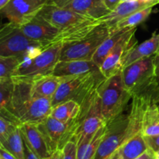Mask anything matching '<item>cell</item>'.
Masks as SVG:
<instances>
[{"label":"cell","mask_w":159,"mask_h":159,"mask_svg":"<svg viewBox=\"0 0 159 159\" xmlns=\"http://www.w3.org/2000/svg\"><path fill=\"white\" fill-rule=\"evenodd\" d=\"M15 83L9 113L2 115L18 126L39 124L51 114V99L34 96L32 79L12 77Z\"/></svg>","instance_id":"cell-1"},{"label":"cell","mask_w":159,"mask_h":159,"mask_svg":"<svg viewBox=\"0 0 159 159\" xmlns=\"http://www.w3.org/2000/svg\"><path fill=\"white\" fill-rule=\"evenodd\" d=\"M61 77V82L51 99L52 107L68 100L82 105L107 79L101 71Z\"/></svg>","instance_id":"cell-2"},{"label":"cell","mask_w":159,"mask_h":159,"mask_svg":"<svg viewBox=\"0 0 159 159\" xmlns=\"http://www.w3.org/2000/svg\"><path fill=\"white\" fill-rule=\"evenodd\" d=\"M101 99L102 115L106 123L123 114L132 96L124 84L122 70L107 78L96 89Z\"/></svg>","instance_id":"cell-3"},{"label":"cell","mask_w":159,"mask_h":159,"mask_svg":"<svg viewBox=\"0 0 159 159\" xmlns=\"http://www.w3.org/2000/svg\"><path fill=\"white\" fill-rule=\"evenodd\" d=\"M44 49L40 43L26 37L19 25L9 22L0 30V56H22L33 59Z\"/></svg>","instance_id":"cell-4"},{"label":"cell","mask_w":159,"mask_h":159,"mask_svg":"<svg viewBox=\"0 0 159 159\" xmlns=\"http://www.w3.org/2000/svg\"><path fill=\"white\" fill-rule=\"evenodd\" d=\"M131 108L128 115V139L140 132L148 110L159 103V82L157 79L132 93Z\"/></svg>","instance_id":"cell-5"},{"label":"cell","mask_w":159,"mask_h":159,"mask_svg":"<svg viewBox=\"0 0 159 159\" xmlns=\"http://www.w3.org/2000/svg\"><path fill=\"white\" fill-rule=\"evenodd\" d=\"M111 34L110 26L102 23L83 38L63 45L60 61H92L98 48Z\"/></svg>","instance_id":"cell-6"},{"label":"cell","mask_w":159,"mask_h":159,"mask_svg":"<svg viewBox=\"0 0 159 159\" xmlns=\"http://www.w3.org/2000/svg\"><path fill=\"white\" fill-rule=\"evenodd\" d=\"M62 48V43H54L45 48L34 58L25 57L12 77L34 79L38 76L52 74L56 65L60 61Z\"/></svg>","instance_id":"cell-7"},{"label":"cell","mask_w":159,"mask_h":159,"mask_svg":"<svg viewBox=\"0 0 159 159\" xmlns=\"http://www.w3.org/2000/svg\"><path fill=\"white\" fill-rule=\"evenodd\" d=\"M77 121L78 127L75 134L77 139L80 137H93L102 126L107 124L102 115L101 99L96 90L81 105Z\"/></svg>","instance_id":"cell-8"},{"label":"cell","mask_w":159,"mask_h":159,"mask_svg":"<svg viewBox=\"0 0 159 159\" xmlns=\"http://www.w3.org/2000/svg\"><path fill=\"white\" fill-rule=\"evenodd\" d=\"M128 116L120 114L106 124V130L93 159H107L128 140Z\"/></svg>","instance_id":"cell-9"},{"label":"cell","mask_w":159,"mask_h":159,"mask_svg":"<svg viewBox=\"0 0 159 159\" xmlns=\"http://www.w3.org/2000/svg\"><path fill=\"white\" fill-rule=\"evenodd\" d=\"M155 55L140 59L122 69L124 84L131 96L134 92L157 79L155 73Z\"/></svg>","instance_id":"cell-10"},{"label":"cell","mask_w":159,"mask_h":159,"mask_svg":"<svg viewBox=\"0 0 159 159\" xmlns=\"http://www.w3.org/2000/svg\"><path fill=\"white\" fill-rule=\"evenodd\" d=\"M77 119L69 122H62L49 116L37 124L39 129L46 138L51 152L63 148L65 144L75 134L78 127Z\"/></svg>","instance_id":"cell-11"},{"label":"cell","mask_w":159,"mask_h":159,"mask_svg":"<svg viewBox=\"0 0 159 159\" xmlns=\"http://www.w3.org/2000/svg\"><path fill=\"white\" fill-rule=\"evenodd\" d=\"M49 0H10L0 9L9 22L21 26L37 16Z\"/></svg>","instance_id":"cell-12"},{"label":"cell","mask_w":159,"mask_h":159,"mask_svg":"<svg viewBox=\"0 0 159 159\" xmlns=\"http://www.w3.org/2000/svg\"><path fill=\"white\" fill-rule=\"evenodd\" d=\"M137 27L127 29L100 66V70L106 78L116 74L123 69L122 63L127 51L137 44L135 38Z\"/></svg>","instance_id":"cell-13"},{"label":"cell","mask_w":159,"mask_h":159,"mask_svg":"<svg viewBox=\"0 0 159 159\" xmlns=\"http://www.w3.org/2000/svg\"><path fill=\"white\" fill-rule=\"evenodd\" d=\"M38 16H41L42 18L51 23L53 26L57 27L60 30L59 34H64L77 25L90 19L77 13L69 9L59 7V6L50 4L48 2L40 10Z\"/></svg>","instance_id":"cell-14"},{"label":"cell","mask_w":159,"mask_h":159,"mask_svg":"<svg viewBox=\"0 0 159 159\" xmlns=\"http://www.w3.org/2000/svg\"><path fill=\"white\" fill-rule=\"evenodd\" d=\"M20 27L26 37L40 43L44 48L52 45L60 34L57 27L38 15Z\"/></svg>","instance_id":"cell-15"},{"label":"cell","mask_w":159,"mask_h":159,"mask_svg":"<svg viewBox=\"0 0 159 159\" xmlns=\"http://www.w3.org/2000/svg\"><path fill=\"white\" fill-rule=\"evenodd\" d=\"M22 136L40 159H47L53 153L48 141L37 124H23L20 127Z\"/></svg>","instance_id":"cell-16"},{"label":"cell","mask_w":159,"mask_h":159,"mask_svg":"<svg viewBox=\"0 0 159 159\" xmlns=\"http://www.w3.org/2000/svg\"><path fill=\"white\" fill-rule=\"evenodd\" d=\"M65 8L93 20H99L110 12L103 0H73Z\"/></svg>","instance_id":"cell-17"},{"label":"cell","mask_w":159,"mask_h":159,"mask_svg":"<svg viewBox=\"0 0 159 159\" xmlns=\"http://www.w3.org/2000/svg\"><path fill=\"white\" fill-rule=\"evenodd\" d=\"M99 71L100 68L93 60L59 61L52 74L57 76H69Z\"/></svg>","instance_id":"cell-18"},{"label":"cell","mask_w":159,"mask_h":159,"mask_svg":"<svg viewBox=\"0 0 159 159\" xmlns=\"http://www.w3.org/2000/svg\"><path fill=\"white\" fill-rule=\"evenodd\" d=\"M159 49V34H154L151 38L139 45L130 48L125 54L123 60V68L130 64L142 59L157 54Z\"/></svg>","instance_id":"cell-19"},{"label":"cell","mask_w":159,"mask_h":159,"mask_svg":"<svg viewBox=\"0 0 159 159\" xmlns=\"http://www.w3.org/2000/svg\"><path fill=\"white\" fill-rule=\"evenodd\" d=\"M61 76L45 75L32 79V90L34 96L51 99L61 82Z\"/></svg>","instance_id":"cell-20"},{"label":"cell","mask_w":159,"mask_h":159,"mask_svg":"<svg viewBox=\"0 0 159 159\" xmlns=\"http://www.w3.org/2000/svg\"><path fill=\"white\" fill-rule=\"evenodd\" d=\"M146 8L149 7L141 2L139 0H130V1L123 2L120 3L119 6L114 10L111 11L110 13L99 20H101L102 23L112 26L122 20L123 19L133 14L134 12L146 9Z\"/></svg>","instance_id":"cell-21"},{"label":"cell","mask_w":159,"mask_h":159,"mask_svg":"<svg viewBox=\"0 0 159 159\" xmlns=\"http://www.w3.org/2000/svg\"><path fill=\"white\" fill-rule=\"evenodd\" d=\"M145 138L141 131L127 140L119 148L122 159H135L141 156L148 149Z\"/></svg>","instance_id":"cell-22"},{"label":"cell","mask_w":159,"mask_h":159,"mask_svg":"<svg viewBox=\"0 0 159 159\" xmlns=\"http://www.w3.org/2000/svg\"><path fill=\"white\" fill-rule=\"evenodd\" d=\"M81 111V105L74 100H68L52 107L50 116L62 122L76 120Z\"/></svg>","instance_id":"cell-23"},{"label":"cell","mask_w":159,"mask_h":159,"mask_svg":"<svg viewBox=\"0 0 159 159\" xmlns=\"http://www.w3.org/2000/svg\"><path fill=\"white\" fill-rule=\"evenodd\" d=\"M152 12V7L146 8V9H141L138 12H134L133 14L130 15L129 16L123 19L122 20L116 23L113 26H110L111 32H116L117 30H121L130 29V28H135L139 26L141 23L145 21Z\"/></svg>","instance_id":"cell-24"},{"label":"cell","mask_w":159,"mask_h":159,"mask_svg":"<svg viewBox=\"0 0 159 159\" xmlns=\"http://www.w3.org/2000/svg\"><path fill=\"white\" fill-rule=\"evenodd\" d=\"M127 30V29L121 30H117L116 32L112 33L111 35L98 48L97 51L96 52L95 55L93 56V61L99 68H100L101 65L102 64L103 61L105 60L106 57L108 56V54L113 50V48L117 43V42L120 40L121 37Z\"/></svg>","instance_id":"cell-25"},{"label":"cell","mask_w":159,"mask_h":159,"mask_svg":"<svg viewBox=\"0 0 159 159\" xmlns=\"http://www.w3.org/2000/svg\"><path fill=\"white\" fill-rule=\"evenodd\" d=\"M15 83L12 77L0 79V114L9 113Z\"/></svg>","instance_id":"cell-26"},{"label":"cell","mask_w":159,"mask_h":159,"mask_svg":"<svg viewBox=\"0 0 159 159\" xmlns=\"http://www.w3.org/2000/svg\"><path fill=\"white\" fill-rule=\"evenodd\" d=\"M0 144L17 159H25L23 140L20 127L14 130L5 141H1Z\"/></svg>","instance_id":"cell-27"},{"label":"cell","mask_w":159,"mask_h":159,"mask_svg":"<svg viewBox=\"0 0 159 159\" xmlns=\"http://www.w3.org/2000/svg\"><path fill=\"white\" fill-rule=\"evenodd\" d=\"M141 133L144 137L156 136L159 134V110L158 105L151 107L143 120Z\"/></svg>","instance_id":"cell-28"},{"label":"cell","mask_w":159,"mask_h":159,"mask_svg":"<svg viewBox=\"0 0 159 159\" xmlns=\"http://www.w3.org/2000/svg\"><path fill=\"white\" fill-rule=\"evenodd\" d=\"M24 58L22 56H0V79L12 77Z\"/></svg>","instance_id":"cell-29"},{"label":"cell","mask_w":159,"mask_h":159,"mask_svg":"<svg viewBox=\"0 0 159 159\" xmlns=\"http://www.w3.org/2000/svg\"><path fill=\"white\" fill-rule=\"evenodd\" d=\"M106 124L105 125L102 126V127L97 130V132L95 134L93 139L91 140L90 143L88 144V146H87L86 149H85V153H84L82 159L94 158L95 155H96L98 148H99V144H100L101 142V140H102V137H103L104 135V133H105Z\"/></svg>","instance_id":"cell-30"},{"label":"cell","mask_w":159,"mask_h":159,"mask_svg":"<svg viewBox=\"0 0 159 159\" xmlns=\"http://www.w3.org/2000/svg\"><path fill=\"white\" fill-rule=\"evenodd\" d=\"M18 127L15 123L0 115V142L5 141Z\"/></svg>","instance_id":"cell-31"},{"label":"cell","mask_w":159,"mask_h":159,"mask_svg":"<svg viewBox=\"0 0 159 159\" xmlns=\"http://www.w3.org/2000/svg\"><path fill=\"white\" fill-rule=\"evenodd\" d=\"M77 142L74 135L62 148V159H77Z\"/></svg>","instance_id":"cell-32"},{"label":"cell","mask_w":159,"mask_h":159,"mask_svg":"<svg viewBox=\"0 0 159 159\" xmlns=\"http://www.w3.org/2000/svg\"><path fill=\"white\" fill-rule=\"evenodd\" d=\"M146 143L150 149L157 152L159 151V134L156 136L144 137Z\"/></svg>","instance_id":"cell-33"},{"label":"cell","mask_w":159,"mask_h":159,"mask_svg":"<svg viewBox=\"0 0 159 159\" xmlns=\"http://www.w3.org/2000/svg\"><path fill=\"white\" fill-rule=\"evenodd\" d=\"M23 146H24L25 159H40L37 155H36L35 152H34V151L30 148V146L28 145V144L26 142V141H25L23 138Z\"/></svg>","instance_id":"cell-34"},{"label":"cell","mask_w":159,"mask_h":159,"mask_svg":"<svg viewBox=\"0 0 159 159\" xmlns=\"http://www.w3.org/2000/svg\"><path fill=\"white\" fill-rule=\"evenodd\" d=\"M0 158L2 159H17L12 154L6 150L2 144H0Z\"/></svg>","instance_id":"cell-35"},{"label":"cell","mask_w":159,"mask_h":159,"mask_svg":"<svg viewBox=\"0 0 159 159\" xmlns=\"http://www.w3.org/2000/svg\"><path fill=\"white\" fill-rule=\"evenodd\" d=\"M107 7L110 9V11L114 10L121 2V0H103Z\"/></svg>","instance_id":"cell-36"},{"label":"cell","mask_w":159,"mask_h":159,"mask_svg":"<svg viewBox=\"0 0 159 159\" xmlns=\"http://www.w3.org/2000/svg\"><path fill=\"white\" fill-rule=\"evenodd\" d=\"M156 158V155H155V152L154 151H152V149L148 148L144 154L139 156L138 158L135 159H154Z\"/></svg>","instance_id":"cell-37"},{"label":"cell","mask_w":159,"mask_h":159,"mask_svg":"<svg viewBox=\"0 0 159 159\" xmlns=\"http://www.w3.org/2000/svg\"><path fill=\"white\" fill-rule=\"evenodd\" d=\"M71 1H73V0H49L48 3L59 6V7H65Z\"/></svg>","instance_id":"cell-38"},{"label":"cell","mask_w":159,"mask_h":159,"mask_svg":"<svg viewBox=\"0 0 159 159\" xmlns=\"http://www.w3.org/2000/svg\"><path fill=\"white\" fill-rule=\"evenodd\" d=\"M143 4L146 5L148 7H152L159 4V0H139Z\"/></svg>","instance_id":"cell-39"},{"label":"cell","mask_w":159,"mask_h":159,"mask_svg":"<svg viewBox=\"0 0 159 159\" xmlns=\"http://www.w3.org/2000/svg\"><path fill=\"white\" fill-rule=\"evenodd\" d=\"M47 159H62V149H57Z\"/></svg>","instance_id":"cell-40"},{"label":"cell","mask_w":159,"mask_h":159,"mask_svg":"<svg viewBox=\"0 0 159 159\" xmlns=\"http://www.w3.org/2000/svg\"><path fill=\"white\" fill-rule=\"evenodd\" d=\"M155 77L159 82V55H155Z\"/></svg>","instance_id":"cell-41"},{"label":"cell","mask_w":159,"mask_h":159,"mask_svg":"<svg viewBox=\"0 0 159 159\" xmlns=\"http://www.w3.org/2000/svg\"><path fill=\"white\" fill-rule=\"evenodd\" d=\"M107 159H122V158H121L119 150H118V151H116L115 153H113V155L110 157V158H108Z\"/></svg>","instance_id":"cell-42"},{"label":"cell","mask_w":159,"mask_h":159,"mask_svg":"<svg viewBox=\"0 0 159 159\" xmlns=\"http://www.w3.org/2000/svg\"><path fill=\"white\" fill-rule=\"evenodd\" d=\"M9 1L10 0H0V9H2L5 6H6Z\"/></svg>","instance_id":"cell-43"},{"label":"cell","mask_w":159,"mask_h":159,"mask_svg":"<svg viewBox=\"0 0 159 159\" xmlns=\"http://www.w3.org/2000/svg\"><path fill=\"white\" fill-rule=\"evenodd\" d=\"M155 155H156V158H157V159H159V151H158V152H155Z\"/></svg>","instance_id":"cell-44"},{"label":"cell","mask_w":159,"mask_h":159,"mask_svg":"<svg viewBox=\"0 0 159 159\" xmlns=\"http://www.w3.org/2000/svg\"><path fill=\"white\" fill-rule=\"evenodd\" d=\"M127 1H130V0H121V2H127Z\"/></svg>","instance_id":"cell-45"},{"label":"cell","mask_w":159,"mask_h":159,"mask_svg":"<svg viewBox=\"0 0 159 159\" xmlns=\"http://www.w3.org/2000/svg\"><path fill=\"white\" fill-rule=\"evenodd\" d=\"M156 55H159V49H158V53H157Z\"/></svg>","instance_id":"cell-46"},{"label":"cell","mask_w":159,"mask_h":159,"mask_svg":"<svg viewBox=\"0 0 159 159\" xmlns=\"http://www.w3.org/2000/svg\"><path fill=\"white\" fill-rule=\"evenodd\" d=\"M158 110H159V103H158Z\"/></svg>","instance_id":"cell-47"},{"label":"cell","mask_w":159,"mask_h":159,"mask_svg":"<svg viewBox=\"0 0 159 159\" xmlns=\"http://www.w3.org/2000/svg\"><path fill=\"white\" fill-rule=\"evenodd\" d=\"M154 159H157V158H154Z\"/></svg>","instance_id":"cell-48"},{"label":"cell","mask_w":159,"mask_h":159,"mask_svg":"<svg viewBox=\"0 0 159 159\" xmlns=\"http://www.w3.org/2000/svg\"><path fill=\"white\" fill-rule=\"evenodd\" d=\"M0 159H2V158H0Z\"/></svg>","instance_id":"cell-49"}]
</instances>
